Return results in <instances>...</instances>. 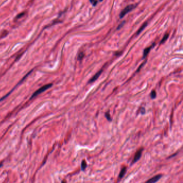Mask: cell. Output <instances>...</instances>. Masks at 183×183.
<instances>
[{
	"label": "cell",
	"mask_w": 183,
	"mask_h": 183,
	"mask_svg": "<svg viewBox=\"0 0 183 183\" xmlns=\"http://www.w3.org/2000/svg\"><path fill=\"white\" fill-rule=\"evenodd\" d=\"M52 85H53L52 84H46L44 86L41 87V88H39L38 90H37L36 91H35L33 93V95L31 96V97L30 98V99H33V98L36 97L37 96L40 94L41 93L45 91L46 90H47V89H48L49 88H50Z\"/></svg>",
	"instance_id": "obj_1"
},
{
	"label": "cell",
	"mask_w": 183,
	"mask_h": 183,
	"mask_svg": "<svg viewBox=\"0 0 183 183\" xmlns=\"http://www.w3.org/2000/svg\"><path fill=\"white\" fill-rule=\"evenodd\" d=\"M135 7V5H133V4H130V5H128V6H127L121 12L120 14V18H123V17L125 16L127 13H128L129 12H130V11H132Z\"/></svg>",
	"instance_id": "obj_2"
},
{
	"label": "cell",
	"mask_w": 183,
	"mask_h": 183,
	"mask_svg": "<svg viewBox=\"0 0 183 183\" xmlns=\"http://www.w3.org/2000/svg\"><path fill=\"white\" fill-rule=\"evenodd\" d=\"M143 150H144L143 148H141L137 151V152H136V153H135V155L134 156V159H133V163H132L133 164L134 163H135V162H136L140 159L141 155H142V152H143Z\"/></svg>",
	"instance_id": "obj_3"
},
{
	"label": "cell",
	"mask_w": 183,
	"mask_h": 183,
	"mask_svg": "<svg viewBox=\"0 0 183 183\" xmlns=\"http://www.w3.org/2000/svg\"><path fill=\"white\" fill-rule=\"evenodd\" d=\"M102 72H103V69H101V70H100L98 72H97V73L90 80V81L88 82V83H91L92 82H94L95 81H96L98 78V77H99V76Z\"/></svg>",
	"instance_id": "obj_4"
},
{
	"label": "cell",
	"mask_w": 183,
	"mask_h": 183,
	"mask_svg": "<svg viewBox=\"0 0 183 183\" xmlns=\"http://www.w3.org/2000/svg\"><path fill=\"white\" fill-rule=\"evenodd\" d=\"M162 177V175H156L154 176L153 178H150L149 180H148V181H147V183H156L157 182H158L159 179H161V177Z\"/></svg>",
	"instance_id": "obj_5"
},
{
	"label": "cell",
	"mask_w": 183,
	"mask_h": 183,
	"mask_svg": "<svg viewBox=\"0 0 183 183\" xmlns=\"http://www.w3.org/2000/svg\"><path fill=\"white\" fill-rule=\"evenodd\" d=\"M126 171H127L126 167H123V168H122L120 172L119 175L118 179H121L122 178H123V177L125 176V175Z\"/></svg>",
	"instance_id": "obj_6"
},
{
	"label": "cell",
	"mask_w": 183,
	"mask_h": 183,
	"mask_svg": "<svg viewBox=\"0 0 183 183\" xmlns=\"http://www.w3.org/2000/svg\"><path fill=\"white\" fill-rule=\"evenodd\" d=\"M152 47H153V46H150V47H148L146 49H144V51H143V58L146 57L148 55V54L149 53V52L150 51V49H151V48H152Z\"/></svg>",
	"instance_id": "obj_7"
},
{
	"label": "cell",
	"mask_w": 183,
	"mask_h": 183,
	"mask_svg": "<svg viewBox=\"0 0 183 183\" xmlns=\"http://www.w3.org/2000/svg\"><path fill=\"white\" fill-rule=\"evenodd\" d=\"M87 167V164L85 160H83L81 163V170L82 171H84Z\"/></svg>",
	"instance_id": "obj_8"
},
{
	"label": "cell",
	"mask_w": 183,
	"mask_h": 183,
	"mask_svg": "<svg viewBox=\"0 0 183 183\" xmlns=\"http://www.w3.org/2000/svg\"><path fill=\"white\" fill-rule=\"evenodd\" d=\"M147 24H148V23H145L144 24H143V25H142V27L140 28L139 29V30H138L137 33H136V35H138V34H139V33H141V32H142V31H143V29H144L146 27V26L147 25Z\"/></svg>",
	"instance_id": "obj_9"
},
{
	"label": "cell",
	"mask_w": 183,
	"mask_h": 183,
	"mask_svg": "<svg viewBox=\"0 0 183 183\" xmlns=\"http://www.w3.org/2000/svg\"><path fill=\"white\" fill-rule=\"evenodd\" d=\"M105 116L106 118L107 119V120H108L109 121H112V118H111V115H110L109 111H108L107 112H106L105 113Z\"/></svg>",
	"instance_id": "obj_10"
},
{
	"label": "cell",
	"mask_w": 183,
	"mask_h": 183,
	"mask_svg": "<svg viewBox=\"0 0 183 183\" xmlns=\"http://www.w3.org/2000/svg\"><path fill=\"white\" fill-rule=\"evenodd\" d=\"M156 92L155 90H152L150 93V97L152 99H155L156 97Z\"/></svg>",
	"instance_id": "obj_11"
},
{
	"label": "cell",
	"mask_w": 183,
	"mask_h": 183,
	"mask_svg": "<svg viewBox=\"0 0 183 183\" xmlns=\"http://www.w3.org/2000/svg\"><path fill=\"white\" fill-rule=\"evenodd\" d=\"M168 37H169V34H165V35L164 36V37H163V39H162L161 42H160V43H162L164 42H165V40H166L168 39Z\"/></svg>",
	"instance_id": "obj_12"
},
{
	"label": "cell",
	"mask_w": 183,
	"mask_h": 183,
	"mask_svg": "<svg viewBox=\"0 0 183 183\" xmlns=\"http://www.w3.org/2000/svg\"><path fill=\"white\" fill-rule=\"evenodd\" d=\"M84 56V54L83 53H80V54L78 55V59L79 60H81L82 59L83 57Z\"/></svg>",
	"instance_id": "obj_13"
},
{
	"label": "cell",
	"mask_w": 183,
	"mask_h": 183,
	"mask_svg": "<svg viewBox=\"0 0 183 183\" xmlns=\"http://www.w3.org/2000/svg\"><path fill=\"white\" fill-rule=\"evenodd\" d=\"M140 112H141V114H144L145 112H145V109L143 107H141V109H140Z\"/></svg>",
	"instance_id": "obj_14"
},
{
	"label": "cell",
	"mask_w": 183,
	"mask_h": 183,
	"mask_svg": "<svg viewBox=\"0 0 183 183\" xmlns=\"http://www.w3.org/2000/svg\"><path fill=\"white\" fill-rule=\"evenodd\" d=\"M90 1L91 2V3L94 5H96V4L97 3V1L96 0H90Z\"/></svg>",
	"instance_id": "obj_15"
},
{
	"label": "cell",
	"mask_w": 183,
	"mask_h": 183,
	"mask_svg": "<svg viewBox=\"0 0 183 183\" xmlns=\"http://www.w3.org/2000/svg\"><path fill=\"white\" fill-rule=\"evenodd\" d=\"M124 23H125V22H124L123 23H122L120 25H119V26H118V29H120L122 27H123V26L124 24Z\"/></svg>",
	"instance_id": "obj_16"
},
{
	"label": "cell",
	"mask_w": 183,
	"mask_h": 183,
	"mask_svg": "<svg viewBox=\"0 0 183 183\" xmlns=\"http://www.w3.org/2000/svg\"><path fill=\"white\" fill-rule=\"evenodd\" d=\"M2 164H0V167H2Z\"/></svg>",
	"instance_id": "obj_17"
},
{
	"label": "cell",
	"mask_w": 183,
	"mask_h": 183,
	"mask_svg": "<svg viewBox=\"0 0 183 183\" xmlns=\"http://www.w3.org/2000/svg\"><path fill=\"white\" fill-rule=\"evenodd\" d=\"M100 1H101V0H100Z\"/></svg>",
	"instance_id": "obj_18"
}]
</instances>
